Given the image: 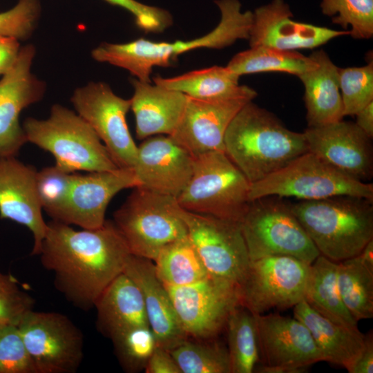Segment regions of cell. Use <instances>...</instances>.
<instances>
[{"instance_id":"obj_40","label":"cell","mask_w":373,"mask_h":373,"mask_svg":"<svg viewBox=\"0 0 373 373\" xmlns=\"http://www.w3.org/2000/svg\"><path fill=\"white\" fill-rule=\"evenodd\" d=\"M39 0H18L10 9L0 12V36L28 39L35 31L41 15Z\"/></svg>"},{"instance_id":"obj_15","label":"cell","mask_w":373,"mask_h":373,"mask_svg":"<svg viewBox=\"0 0 373 373\" xmlns=\"http://www.w3.org/2000/svg\"><path fill=\"white\" fill-rule=\"evenodd\" d=\"M263 373H300L323 358L308 329L296 318L279 314H254Z\"/></svg>"},{"instance_id":"obj_21","label":"cell","mask_w":373,"mask_h":373,"mask_svg":"<svg viewBox=\"0 0 373 373\" xmlns=\"http://www.w3.org/2000/svg\"><path fill=\"white\" fill-rule=\"evenodd\" d=\"M284 0H271L253 12L250 47L269 46L285 50L312 49L329 40L350 35V30H336L296 21Z\"/></svg>"},{"instance_id":"obj_3","label":"cell","mask_w":373,"mask_h":373,"mask_svg":"<svg viewBox=\"0 0 373 373\" xmlns=\"http://www.w3.org/2000/svg\"><path fill=\"white\" fill-rule=\"evenodd\" d=\"M221 17L218 26L208 34L190 41L173 43L153 41L140 38L124 44L103 42L91 52L99 61L127 70L136 79L151 82L155 66H170L177 57L187 51L201 48H222L238 39H248L253 12L242 11L239 0H216Z\"/></svg>"},{"instance_id":"obj_4","label":"cell","mask_w":373,"mask_h":373,"mask_svg":"<svg viewBox=\"0 0 373 373\" xmlns=\"http://www.w3.org/2000/svg\"><path fill=\"white\" fill-rule=\"evenodd\" d=\"M373 200L348 195L300 200L291 208L320 255L341 262L373 239Z\"/></svg>"},{"instance_id":"obj_6","label":"cell","mask_w":373,"mask_h":373,"mask_svg":"<svg viewBox=\"0 0 373 373\" xmlns=\"http://www.w3.org/2000/svg\"><path fill=\"white\" fill-rule=\"evenodd\" d=\"M250 186L224 151H211L194 157L191 178L176 200L184 210L240 223Z\"/></svg>"},{"instance_id":"obj_9","label":"cell","mask_w":373,"mask_h":373,"mask_svg":"<svg viewBox=\"0 0 373 373\" xmlns=\"http://www.w3.org/2000/svg\"><path fill=\"white\" fill-rule=\"evenodd\" d=\"M250 260L290 256L312 264L320 255L288 204L276 196L250 202L240 222Z\"/></svg>"},{"instance_id":"obj_5","label":"cell","mask_w":373,"mask_h":373,"mask_svg":"<svg viewBox=\"0 0 373 373\" xmlns=\"http://www.w3.org/2000/svg\"><path fill=\"white\" fill-rule=\"evenodd\" d=\"M27 142L50 153L58 167L74 173L119 168L91 126L76 112L54 104L47 119L26 118L22 124Z\"/></svg>"},{"instance_id":"obj_33","label":"cell","mask_w":373,"mask_h":373,"mask_svg":"<svg viewBox=\"0 0 373 373\" xmlns=\"http://www.w3.org/2000/svg\"><path fill=\"white\" fill-rule=\"evenodd\" d=\"M311 59L296 50L254 46L236 54L227 67L239 77L261 72H285L298 76L309 66Z\"/></svg>"},{"instance_id":"obj_41","label":"cell","mask_w":373,"mask_h":373,"mask_svg":"<svg viewBox=\"0 0 373 373\" xmlns=\"http://www.w3.org/2000/svg\"><path fill=\"white\" fill-rule=\"evenodd\" d=\"M35 300L12 276L0 273V324L17 325L34 308Z\"/></svg>"},{"instance_id":"obj_42","label":"cell","mask_w":373,"mask_h":373,"mask_svg":"<svg viewBox=\"0 0 373 373\" xmlns=\"http://www.w3.org/2000/svg\"><path fill=\"white\" fill-rule=\"evenodd\" d=\"M104 1L132 14L136 25L146 32H162L173 23L170 12L161 8L146 5L136 0Z\"/></svg>"},{"instance_id":"obj_13","label":"cell","mask_w":373,"mask_h":373,"mask_svg":"<svg viewBox=\"0 0 373 373\" xmlns=\"http://www.w3.org/2000/svg\"><path fill=\"white\" fill-rule=\"evenodd\" d=\"M70 102L104 142L115 164L119 168L132 169L137 146L126 122L130 99L117 95L104 82H90L76 88Z\"/></svg>"},{"instance_id":"obj_23","label":"cell","mask_w":373,"mask_h":373,"mask_svg":"<svg viewBox=\"0 0 373 373\" xmlns=\"http://www.w3.org/2000/svg\"><path fill=\"white\" fill-rule=\"evenodd\" d=\"M124 272L142 294L149 324L157 347L169 351L186 339L169 293L155 273L153 261L131 254Z\"/></svg>"},{"instance_id":"obj_11","label":"cell","mask_w":373,"mask_h":373,"mask_svg":"<svg viewBox=\"0 0 373 373\" xmlns=\"http://www.w3.org/2000/svg\"><path fill=\"white\" fill-rule=\"evenodd\" d=\"M37 373H74L84 356V337L66 316L28 312L17 325Z\"/></svg>"},{"instance_id":"obj_44","label":"cell","mask_w":373,"mask_h":373,"mask_svg":"<svg viewBox=\"0 0 373 373\" xmlns=\"http://www.w3.org/2000/svg\"><path fill=\"white\" fill-rule=\"evenodd\" d=\"M21 48L18 39L0 36V75H3L13 66Z\"/></svg>"},{"instance_id":"obj_25","label":"cell","mask_w":373,"mask_h":373,"mask_svg":"<svg viewBox=\"0 0 373 373\" xmlns=\"http://www.w3.org/2000/svg\"><path fill=\"white\" fill-rule=\"evenodd\" d=\"M308 68L298 77L305 87L304 100L309 127L340 121L344 117L338 68L323 50L309 56Z\"/></svg>"},{"instance_id":"obj_31","label":"cell","mask_w":373,"mask_h":373,"mask_svg":"<svg viewBox=\"0 0 373 373\" xmlns=\"http://www.w3.org/2000/svg\"><path fill=\"white\" fill-rule=\"evenodd\" d=\"M224 327L231 373L254 372L260 361L255 316L238 305L229 313Z\"/></svg>"},{"instance_id":"obj_28","label":"cell","mask_w":373,"mask_h":373,"mask_svg":"<svg viewBox=\"0 0 373 373\" xmlns=\"http://www.w3.org/2000/svg\"><path fill=\"white\" fill-rule=\"evenodd\" d=\"M239 76L227 66H212L170 78L156 76L154 84L200 100H218L247 94L253 88L240 85Z\"/></svg>"},{"instance_id":"obj_27","label":"cell","mask_w":373,"mask_h":373,"mask_svg":"<svg viewBox=\"0 0 373 373\" xmlns=\"http://www.w3.org/2000/svg\"><path fill=\"white\" fill-rule=\"evenodd\" d=\"M294 316L310 332L323 361L345 367L354 362L364 343L365 334L358 328L336 323L312 308L303 298L294 306Z\"/></svg>"},{"instance_id":"obj_30","label":"cell","mask_w":373,"mask_h":373,"mask_svg":"<svg viewBox=\"0 0 373 373\" xmlns=\"http://www.w3.org/2000/svg\"><path fill=\"white\" fill-rule=\"evenodd\" d=\"M153 261L155 273L164 285H187L209 276L188 235L164 246Z\"/></svg>"},{"instance_id":"obj_43","label":"cell","mask_w":373,"mask_h":373,"mask_svg":"<svg viewBox=\"0 0 373 373\" xmlns=\"http://www.w3.org/2000/svg\"><path fill=\"white\" fill-rule=\"evenodd\" d=\"M146 373H182L169 351L157 347L144 369Z\"/></svg>"},{"instance_id":"obj_12","label":"cell","mask_w":373,"mask_h":373,"mask_svg":"<svg viewBox=\"0 0 373 373\" xmlns=\"http://www.w3.org/2000/svg\"><path fill=\"white\" fill-rule=\"evenodd\" d=\"M180 214L208 274L239 287L250 262L240 223L181 207Z\"/></svg>"},{"instance_id":"obj_26","label":"cell","mask_w":373,"mask_h":373,"mask_svg":"<svg viewBox=\"0 0 373 373\" xmlns=\"http://www.w3.org/2000/svg\"><path fill=\"white\" fill-rule=\"evenodd\" d=\"M94 307L97 328L111 339L132 328L149 326L142 294L124 271L102 291Z\"/></svg>"},{"instance_id":"obj_1","label":"cell","mask_w":373,"mask_h":373,"mask_svg":"<svg viewBox=\"0 0 373 373\" xmlns=\"http://www.w3.org/2000/svg\"><path fill=\"white\" fill-rule=\"evenodd\" d=\"M37 255L53 273L56 288L75 306L87 310L124 271L131 253L113 222L75 230L52 220L47 223Z\"/></svg>"},{"instance_id":"obj_36","label":"cell","mask_w":373,"mask_h":373,"mask_svg":"<svg viewBox=\"0 0 373 373\" xmlns=\"http://www.w3.org/2000/svg\"><path fill=\"white\" fill-rule=\"evenodd\" d=\"M111 341L120 365L128 372L144 370L157 347L155 336L149 326L132 328Z\"/></svg>"},{"instance_id":"obj_22","label":"cell","mask_w":373,"mask_h":373,"mask_svg":"<svg viewBox=\"0 0 373 373\" xmlns=\"http://www.w3.org/2000/svg\"><path fill=\"white\" fill-rule=\"evenodd\" d=\"M37 171L15 157H0V218L26 227L32 233V255H37L47 223L36 189Z\"/></svg>"},{"instance_id":"obj_14","label":"cell","mask_w":373,"mask_h":373,"mask_svg":"<svg viewBox=\"0 0 373 373\" xmlns=\"http://www.w3.org/2000/svg\"><path fill=\"white\" fill-rule=\"evenodd\" d=\"M164 285L188 338L215 337L224 327L231 311L239 305V287L209 275L187 285Z\"/></svg>"},{"instance_id":"obj_45","label":"cell","mask_w":373,"mask_h":373,"mask_svg":"<svg viewBox=\"0 0 373 373\" xmlns=\"http://www.w3.org/2000/svg\"><path fill=\"white\" fill-rule=\"evenodd\" d=\"M350 373L373 372L372 332L365 334L364 346L354 362L347 369Z\"/></svg>"},{"instance_id":"obj_39","label":"cell","mask_w":373,"mask_h":373,"mask_svg":"<svg viewBox=\"0 0 373 373\" xmlns=\"http://www.w3.org/2000/svg\"><path fill=\"white\" fill-rule=\"evenodd\" d=\"M0 373H37L17 325L0 324Z\"/></svg>"},{"instance_id":"obj_8","label":"cell","mask_w":373,"mask_h":373,"mask_svg":"<svg viewBox=\"0 0 373 373\" xmlns=\"http://www.w3.org/2000/svg\"><path fill=\"white\" fill-rule=\"evenodd\" d=\"M340 195L373 200V184L340 172L309 151L251 183L249 193L250 201L267 196L313 200Z\"/></svg>"},{"instance_id":"obj_37","label":"cell","mask_w":373,"mask_h":373,"mask_svg":"<svg viewBox=\"0 0 373 373\" xmlns=\"http://www.w3.org/2000/svg\"><path fill=\"white\" fill-rule=\"evenodd\" d=\"M74 173L56 165L47 166L36 175V189L39 202L52 220L58 221L68 201Z\"/></svg>"},{"instance_id":"obj_34","label":"cell","mask_w":373,"mask_h":373,"mask_svg":"<svg viewBox=\"0 0 373 373\" xmlns=\"http://www.w3.org/2000/svg\"><path fill=\"white\" fill-rule=\"evenodd\" d=\"M195 340L187 338L169 350L182 373H231L227 347Z\"/></svg>"},{"instance_id":"obj_47","label":"cell","mask_w":373,"mask_h":373,"mask_svg":"<svg viewBox=\"0 0 373 373\" xmlns=\"http://www.w3.org/2000/svg\"><path fill=\"white\" fill-rule=\"evenodd\" d=\"M357 256L365 267L373 271V239L367 243Z\"/></svg>"},{"instance_id":"obj_38","label":"cell","mask_w":373,"mask_h":373,"mask_svg":"<svg viewBox=\"0 0 373 373\" xmlns=\"http://www.w3.org/2000/svg\"><path fill=\"white\" fill-rule=\"evenodd\" d=\"M339 88L343 113H356L373 102V64L361 67L338 68Z\"/></svg>"},{"instance_id":"obj_10","label":"cell","mask_w":373,"mask_h":373,"mask_svg":"<svg viewBox=\"0 0 373 373\" xmlns=\"http://www.w3.org/2000/svg\"><path fill=\"white\" fill-rule=\"evenodd\" d=\"M310 264L290 256L250 260L239 286V305L254 314L285 309L304 298Z\"/></svg>"},{"instance_id":"obj_7","label":"cell","mask_w":373,"mask_h":373,"mask_svg":"<svg viewBox=\"0 0 373 373\" xmlns=\"http://www.w3.org/2000/svg\"><path fill=\"white\" fill-rule=\"evenodd\" d=\"M180 210L175 198L135 187L113 222L131 254L153 261L164 246L187 235Z\"/></svg>"},{"instance_id":"obj_20","label":"cell","mask_w":373,"mask_h":373,"mask_svg":"<svg viewBox=\"0 0 373 373\" xmlns=\"http://www.w3.org/2000/svg\"><path fill=\"white\" fill-rule=\"evenodd\" d=\"M139 186L133 169L75 173L70 195L59 222L82 229L102 226L108 204L119 191Z\"/></svg>"},{"instance_id":"obj_29","label":"cell","mask_w":373,"mask_h":373,"mask_svg":"<svg viewBox=\"0 0 373 373\" xmlns=\"http://www.w3.org/2000/svg\"><path fill=\"white\" fill-rule=\"evenodd\" d=\"M337 271L338 262L319 255L310 265L304 299L312 308L330 321L358 328V322L342 301Z\"/></svg>"},{"instance_id":"obj_24","label":"cell","mask_w":373,"mask_h":373,"mask_svg":"<svg viewBox=\"0 0 373 373\" xmlns=\"http://www.w3.org/2000/svg\"><path fill=\"white\" fill-rule=\"evenodd\" d=\"M131 83L134 88L131 109L135 116L137 138L171 135L183 114L187 96L136 78L131 79Z\"/></svg>"},{"instance_id":"obj_2","label":"cell","mask_w":373,"mask_h":373,"mask_svg":"<svg viewBox=\"0 0 373 373\" xmlns=\"http://www.w3.org/2000/svg\"><path fill=\"white\" fill-rule=\"evenodd\" d=\"M224 149L251 184L309 151L303 133L288 129L275 115L252 101L229 124Z\"/></svg>"},{"instance_id":"obj_17","label":"cell","mask_w":373,"mask_h":373,"mask_svg":"<svg viewBox=\"0 0 373 373\" xmlns=\"http://www.w3.org/2000/svg\"><path fill=\"white\" fill-rule=\"evenodd\" d=\"M257 95L255 90L218 100H200L187 96L181 119L169 135L193 157L211 151H224L227 129L238 112Z\"/></svg>"},{"instance_id":"obj_16","label":"cell","mask_w":373,"mask_h":373,"mask_svg":"<svg viewBox=\"0 0 373 373\" xmlns=\"http://www.w3.org/2000/svg\"><path fill=\"white\" fill-rule=\"evenodd\" d=\"M35 47L21 48L13 66L0 80V157H16L27 142L19 123L21 112L39 102L46 89V83L31 71Z\"/></svg>"},{"instance_id":"obj_18","label":"cell","mask_w":373,"mask_h":373,"mask_svg":"<svg viewBox=\"0 0 373 373\" xmlns=\"http://www.w3.org/2000/svg\"><path fill=\"white\" fill-rule=\"evenodd\" d=\"M309 152L340 172L366 182L373 175V149L355 123L342 119L309 127L304 132Z\"/></svg>"},{"instance_id":"obj_46","label":"cell","mask_w":373,"mask_h":373,"mask_svg":"<svg viewBox=\"0 0 373 373\" xmlns=\"http://www.w3.org/2000/svg\"><path fill=\"white\" fill-rule=\"evenodd\" d=\"M357 126L370 138L373 137V102H370L356 115Z\"/></svg>"},{"instance_id":"obj_19","label":"cell","mask_w":373,"mask_h":373,"mask_svg":"<svg viewBox=\"0 0 373 373\" xmlns=\"http://www.w3.org/2000/svg\"><path fill=\"white\" fill-rule=\"evenodd\" d=\"M194 157L170 136L149 137L137 146L133 166L137 187L177 198L189 182Z\"/></svg>"},{"instance_id":"obj_32","label":"cell","mask_w":373,"mask_h":373,"mask_svg":"<svg viewBox=\"0 0 373 373\" xmlns=\"http://www.w3.org/2000/svg\"><path fill=\"white\" fill-rule=\"evenodd\" d=\"M337 283L342 301L356 321L373 317V271L358 256L338 262Z\"/></svg>"},{"instance_id":"obj_35","label":"cell","mask_w":373,"mask_h":373,"mask_svg":"<svg viewBox=\"0 0 373 373\" xmlns=\"http://www.w3.org/2000/svg\"><path fill=\"white\" fill-rule=\"evenodd\" d=\"M322 13L333 17V23L344 29L351 26L350 35L370 39L373 35V0H321Z\"/></svg>"}]
</instances>
